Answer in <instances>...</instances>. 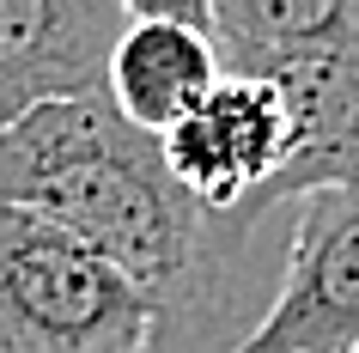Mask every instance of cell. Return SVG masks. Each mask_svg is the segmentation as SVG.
Listing matches in <instances>:
<instances>
[{
	"label": "cell",
	"mask_w": 359,
	"mask_h": 353,
	"mask_svg": "<svg viewBox=\"0 0 359 353\" xmlns=\"http://www.w3.org/2000/svg\"><path fill=\"white\" fill-rule=\"evenodd\" d=\"M122 31V0H0V134L43 104L104 98Z\"/></svg>",
	"instance_id": "obj_5"
},
{
	"label": "cell",
	"mask_w": 359,
	"mask_h": 353,
	"mask_svg": "<svg viewBox=\"0 0 359 353\" xmlns=\"http://www.w3.org/2000/svg\"><path fill=\"white\" fill-rule=\"evenodd\" d=\"M0 353H208L183 317L61 225L0 201Z\"/></svg>",
	"instance_id": "obj_2"
},
{
	"label": "cell",
	"mask_w": 359,
	"mask_h": 353,
	"mask_svg": "<svg viewBox=\"0 0 359 353\" xmlns=\"http://www.w3.org/2000/svg\"><path fill=\"white\" fill-rule=\"evenodd\" d=\"M208 37L244 79L359 67V0H208Z\"/></svg>",
	"instance_id": "obj_7"
},
{
	"label": "cell",
	"mask_w": 359,
	"mask_h": 353,
	"mask_svg": "<svg viewBox=\"0 0 359 353\" xmlns=\"http://www.w3.org/2000/svg\"><path fill=\"white\" fill-rule=\"evenodd\" d=\"M158 147H165L170 177L208 213H238V207L262 201L286 177V165H292V110H286L280 86L226 74L208 104L189 122H177Z\"/></svg>",
	"instance_id": "obj_4"
},
{
	"label": "cell",
	"mask_w": 359,
	"mask_h": 353,
	"mask_svg": "<svg viewBox=\"0 0 359 353\" xmlns=\"http://www.w3.org/2000/svg\"><path fill=\"white\" fill-rule=\"evenodd\" d=\"M0 201L61 225L183 317L208 353H238L280 293L286 250L268 256L256 207L208 213L170 177L165 147L110 98L43 104L0 134Z\"/></svg>",
	"instance_id": "obj_1"
},
{
	"label": "cell",
	"mask_w": 359,
	"mask_h": 353,
	"mask_svg": "<svg viewBox=\"0 0 359 353\" xmlns=\"http://www.w3.org/2000/svg\"><path fill=\"white\" fill-rule=\"evenodd\" d=\"M226 79V61L208 37V0H134L128 31L110 55L104 98L128 116L140 134L165 140L177 122H189Z\"/></svg>",
	"instance_id": "obj_6"
},
{
	"label": "cell",
	"mask_w": 359,
	"mask_h": 353,
	"mask_svg": "<svg viewBox=\"0 0 359 353\" xmlns=\"http://www.w3.org/2000/svg\"><path fill=\"white\" fill-rule=\"evenodd\" d=\"M238 353H359V189L292 207L280 293Z\"/></svg>",
	"instance_id": "obj_3"
}]
</instances>
